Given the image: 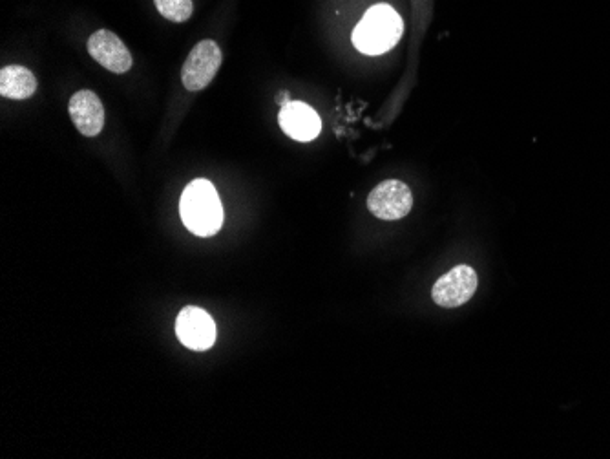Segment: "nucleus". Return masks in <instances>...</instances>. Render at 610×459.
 Here are the masks:
<instances>
[{
	"label": "nucleus",
	"instance_id": "11",
	"mask_svg": "<svg viewBox=\"0 0 610 459\" xmlns=\"http://www.w3.org/2000/svg\"><path fill=\"white\" fill-rule=\"evenodd\" d=\"M159 13L172 22L189 21L192 15V0H156Z\"/></svg>",
	"mask_w": 610,
	"mask_h": 459
},
{
	"label": "nucleus",
	"instance_id": "10",
	"mask_svg": "<svg viewBox=\"0 0 610 459\" xmlns=\"http://www.w3.org/2000/svg\"><path fill=\"white\" fill-rule=\"evenodd\" d=\"M37 90L35 75L24 66H4L0 72V94L8 99H28Z\"/></svg>",
	"mask_w": 610,
	"mask_h": 459
},
{
	"label": "nucleus",
	"instance_id": "9",
	"mask_svg": "<svg viewBox=\"0 0 610 459\" xmlns=\"http://www.w3.org/2000/svg\"><path fill=\"white\" fill-rule=\"evenodd\" d=\"M70 118L74 119L75 127L88 138L101 134L105 127V107L101 99L92 90L77 92L68 105Z\"/></svg>",
	"mask_w": 610,
	"mask_h": 459
},
{
	"label": "nucleus",
	"instance_id": "4",
	"mask_svg": "<svg viewBox=\"0 0 610 459\" xmlns=\"http://www.w3.org/2000/svg\"><path fill=\"white\" fill-rule=\"evenodd\" d=\"M477 286L479 278L474 267L457 266L435 282L432 297L441 308H459L474 297Z\"/></svg>",
	"mask_w": 610,
	"mask_h": 459
},
{
	"label": "nucleus",
	"instance_id": "6",
	"mask_svg": "<svg viewBox=\"0 0 610 459\" xmlns=\"http://www.w3.org/2000/svg\"><path fill=\"white\" fill-rule=\"evenodd\" d=\"M216 322L201 308L187 306L181 310L176 321V335L183 346L194 352H205L216 342Z\"/></svg>",
	"mask_w": 610,
	"mask_h": 459
},
{
	"label": "nucleus",
	"instance_id": "5",
	"mask_svg": "<svg viewBox=\"0 0 610 459\" xmlns=\"http://www.w3.org/2000/svg\"><path fill=\"white\" fill-rule=\"evenodd\" d=\"M413 196L410 187L399 180H388L377 185L368 198V209L379 220H400L410 213Z\"/></svg>",
	"mask_w": 610,
	"mask_h": 459
},
{
	"label": "nucleus",
	"instance_id": "12",
	"mask_svg": "<svg viewBox=\"0 0 610 459\" xmlns=\"http://www.w3.org/2000/svg\"><path fill=\"white\" fill-rule=\"evenodd\" d=\"M287 103H289V96H287V94H282V96H280V105L284 107Z\"/></svg>",
	"mask_w": 610,
	"mask_h": 459
},
{
	"label": "nucleus",
	"instance_id": "3",
	"mask_svg": "<svg viewBox=\"0 0 610 459\" xmlns=\"http://www.w3.org/2000/svg\"><path fill=\"white\" fill-rule=\"evenodd\" d=\"M223 55L214 41H201L192 48L181 68V81L190 92H200L211 85L220 70Z\"/></svg>",
	"mask_w": 610,
	"mask_h": 459
},
{
	"label": "nucleus",
	"instance_id": "8",
	"mask_svg": "<svg viewBox=\"0 0 610 459\" xmlns=\"http://www.w3.org/2000/svg\"><path fill=\"white\" fill-rule=\"evenodd\" d=\"M280 127L296 141H313L322 130V121L313 108L302 101H289L280 110Z\"/></svg>",
	"mask_w": 610,
	"mask_h": 459
},
{
	"label": "nucleus",
	"instance_id": "7",
	"mask_svg": "<svg viewBox=\"0 0 610 459\" xmlns=\"http://www.w3.org/2000/svg\"><path fill=\"white\" fill-rule=\"evenodd\" d=\"M88 54L112 74H125L132 68V55L116 33L99 30L88 39Z\"/></svg>",
	"mask_w": 610,
	"mask_h": 459
},
{
	"label": "nucleus",
	"instance_id": "2",
	"mask_svg": "<svg viewBox=\"0 0 610 459\" xmlns=\"http://www.w3.org/2000/svg\"><path fill=\"white\" fill-rule=\"evenodd\" d=\"M404 32L402 17L390 4H377L366 11L353 32V44L358 52L382 55L399 43Z\"/></svg>",
	"mask_w": 610,
	"mask_h": 459
},
{
	"label": "nucleus",
	"instance_id": "1",
	"mask_svg": "<svg viewBox=\"0 0 610 459\" xmlns=\"http://www.w3.org/2000/svg\"><path fill=\"white\" fill-rule=\"evenodd\" d=\"M179 213L185 227L198 236L216 235L223 225V205L209 180H194L181 194Z\"/></svg>",
	"mask_w": 610,
	"mask_h": 459
}]
</instances>
